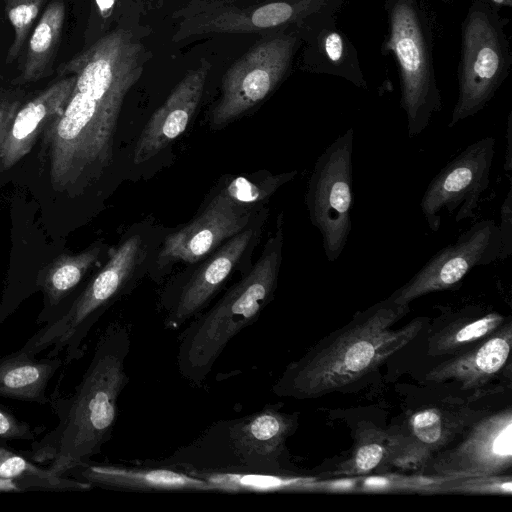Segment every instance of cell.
Returning a JSON list of instances; mask_svg holds the SVG:
<instances>
[{
	"label": "cell",
	"mask_w": 512,
	"mask_h": 512,
	"mask_svg": "<svg viewBox=\"0 0 512 512\" xmlns=\"http://www.w3.org/2000/svg\"><path fill=\"white\" fill-rule=\"evenodd\" d=\"M501 238L500 260H505L512 253V187L510 186L501 205L500 224L498 225Z\"/></svg>",
	"instance_id": "cell-32"
},
{
	"label": "cell",
	"mask_w": 512,
	"mask_h": 512,
	"mask_svg": "<svg viewBox=\"0 0 512 512\" xmlns=\"http://www.w3.org/2000/svg\"><path fill=\"white\" fill-rule=\"evenodd\" d=\"M63 363L59 356L37 359L20 349L0 357V397L47 403L46 388Z\"/></svg>",
	"instance_id": "cell-23"
},
{
	"label": "cell",
	"mask_w": 512,
	"mask_h": 512,
	"mask_svg": "<svg viewBox=\"0 0 512 512\" xmlns=\"http://www.w3.org/2000/svg\"><path fill=\"white\" fill-rule=\"evenodd\" d=\"M144 45L131 31L112 30L62 63L58 75H75L61 112L44 130L52 187L76 195L98 178L112 157L124 99L140 79Z\"/></svg>",
	"instance_id": "cell-1"
},
{
	"label": "cell",
	"mask_w": 512,
	"mask_h": 512,
	"mask_svg": "<svg viewBox=\"0 0 512 512\" xmlns=\"http://www.w3.org/2000/svg\"><path fill=\"white\" fill-rule=\"evenodd\" d=\"M25 490L18 482L0 477V492H21Z\"/></svg>",
	"instance_id": "cell-36"
},
{
	"label": "cell",
	"mask_w": 512,
	"mask_h": 512,
	"mask_svg": "<svg viewBox=\"0 0 512 512\" xmlns=\"http://www.w3.org/2000/svg\"><path fill=\"white\" fill-rule=\"evenodd\" d=\"M61 77L16 111L1 148L0 170L11 168L26 156L39 135L61 112L72 92L75 75Z\"/></svg>",
	"instance_id": "cell-19"
},
{
	"label": "cell",
	"mask_w": 512,
	"mask_h": 512,
	"mask_svg": "<svg viewBox=\"0 0 512 512\" xmlns=\"http://www.w3.org/2000/svg\"><path fill=\"white\" fill-rule=\"evenodd\" d=\"M487 3L491 4L492 6L500 9V8H511L512 7V0H484Z\"/></svg>",
	"instance_id": "cell-38"
},
{
	"label": "cell",
	"mask_w": 512,
	"mask_h": 512,
	"mask_svg": "<svg viewBox=\"0 0 512 512\" xmlns=\"http://www.w3.org/2000/svg\"><path fill=\"white\" fill-rule=\"evenodd\" d=\"M505 323L498 312L461 315L440 330L429 335L428 354H455L485 339Z\"/></svg>",
	"instance_id": "cell-26"
},
{
	"label": "cell",
	"mask_w": 512,
	"mask_h": 512,
	"mask_svg": "<svg viewBox=\"0 0 512 512\" xmlns=\"http://www.w3.org/2000/svg\"><path fill=\"white\" fill-rule=\"evenodd\" d=\"M508 22L498 8L471 0L461 26L459 94L449 128L484 109L506 80L512 64Z\"/></svg>",
	"instance_id": "cell-9"
},
{
	"label": "cell",
	"mask_w": 512,
	"mask_h": 512,
	"mask_svg": "<svg viewBox=\"0 0 512 512\" xmlns=\"http://www.w3.org/2000/svg\"><path fill=\"white\" fill-rule=\"evenodd\" d=\"M75 471L76 479L92 487L126 492H214L204 480L188 472L148 461L140 466L87 463Z\"/></svg>",
	"instance_id": "cell-18"
},
{
	"label": "cell",
	"mask_w": 512,
	"mask_h": 512,
	"mask_svg": "<svg viewBox=\"0 0 512 512\" xmlns=\"http://www.w3.org/2000/svg\"><path fill=\"white\" fill-rule=\"evenodd\" d=\"M409 305L390 297L357 312L289 363L272 391L276 396L313 399L340 390L369 374L418 336L426 319L415 318L395 329Z\"/></svg>",
	"instance_id": "cell-3"
},
{
	"label": "cell",
	"mask_w": 512,
	"mask_h": 512,
	"mask_svg": "<svg viewBox=\"0 0 512 512\" xmlns=\"http://www.w3.org/2000/svg\"><path fill=\"white\" fill-rule=\"evenodd\" d=\"M65 17L66 6L63 0L48 3L27 40L25 59L16 83L36 82L51 73Z\"/></svg>",
	"instance_id": "cell-24"
},
{
	"label": "cell",
	"mask_w": 512,
	"mask_h": 512,
	"mask_svg": "<svg viewBox=\"0 0 512 512\" xmlns=\"http://www.w3.org/2000/svg\"><path fill=\"white\" fill-rule=\"evenodd\" d=\"M511 343L512 325L508 321L469 350L432 368L426 374V380L436 383L455 380L461 384L462 389L479 388L505 366Z\"/></svg>",
	"instance_id": "cell-21"
},
{
	"label": "cell",
	"mask_w": 512,
	"mask_h": 512,
	"mask_svg": "<svg viewBox=\"0 0 512 512\" xmlns=\"http://www.w3.org/2000/svg\"><path fill=\"white\" fill-rule=\"evenodd\" d=\"M354 129L340 135L318 157L309 180L306 204L312 224L322 236L328 261L343 252L352 228V155Z\"/></svg>",
	"instance_id": "cell-11"
},
{
	"label": "cell",
	"mask_w": 512,
	"mask_h": 512,
	"mask_svg": "<svg viewBox=\"0 0 512 512\" xmlns=\"http://www.w3.org/2000/svg\"><path fill=\"white\" fill-rule=\"evenodd\" d=\"M304 38L299 28L274 32L240 57L224 74L211 124L222 127L264 100L285 78Z\"/></svg>",
	"instance_id": "cell-10"
},
{
	"label": "cell",
	"mask_w": 512,
	"mask_h": 512,
	"mask_svg": "<svg viewBox=\"0 0 512 512\" xmlns=\"http://www.w3.org/2000/svg\"><path fill=\"white\" fill-rule=\"evenodd\" d=\"M21 105L18 97H5L0 101V153L8 127Z\"/></svg>",
	"instance_id": "cell-34"
},
{
	"label": "cell",
	"mask_w": 512,
	"mask_h": 512,
	"mask_svg": "<svg viewBox=\"0 0 512 512\" xmlns=\"http://www.w3.org/2000/svg\"><path fill=\"white\" fill-rule=\"evenodd\" d=\"M304 62L309 71L341 77L358 88L367 89L358 53L336 20L308 33Z\"/></svg>",
	"instance_id": "cell-22"
},
{
	"label": "cell",
	"mask_w": 512,
	"mask_h": 512,
	"mask_svg": "<svg viewBox=\"0 0 512 512\" xmlns=\"http://www.w3.org/2000/svg\"><path fill=\"white\" fill-rule=\"evenodd\" d=\"M297 171L266 173L262 177H236L221 190L236 204L252 209L267 201L282 185L291 181Z\"/></svg>",
	"instance_id": "cell-29"
},
{
	"label": "cell",
	"mask_w": 512,
	"mask_h": 512,
	"mask_svg": "<svg viewBox=\"0 0 512 512\" xmlns=\"http://www.w3.org/2000/svg\"><path fill=\"white\" fill-rule=\"evenodd\" d=\"M14 37L5 62L11 63L22 51L31 29L47 0H2Z\"/></svg>",
	"instance_id": "cell-30"
},
{
	"label": "cell",
	"mask_w": 512,
	"mask_h": 512,
	"mask_svg": "<svg viewBox=\"0 0 512 512\" xmlns=\"http://www.w3.org/2000/svg\"><path fill=\"white\" fill-rule=\"evenodd\" d=\"M141 252L139 236L122 242L71 304L39 329L20 350L36 356L52 347L48 357H56L63 352L65 364L80 359L85 353V339L104 311L124 292Z\"/></svg>",
	"instance_id": "cell-8"
},
{
	"label": "cell",
	"mask_w": 512,
	"mask_h": 512,
	"mask_svg": "<svg viewBox=\"0 0 512 512\" xmlns=\"http://www.w3.org/2000/svg\"><path fill=\"white\" fill-rule=\"evenodd\" d=\"M255 237L247 228L228 239L162 303L166 329L176 330L202 313L224 285Z\"/></svg>",
	"instance_id": "cell-16"
},
{
	"label": "cell",
	"mask_w": 512,
	"mask_h": 512,
	"mask_svg": "<svg viewBox=\"0 0 512 512\" xmlns=\"http://www.w3.org/2000/svg\"><path fill=\"white\" fill-rule=\"evenodd\" d=\"M130 350L129 327L110 323L99 337L74 393L54 400L59 422L35 444V461H49V470L64 476L89 463L101 451L112 436L118 399L130 379L126 368Z\"/></svg>",
	"instance_id": "cell-2"
},
{
	"label": "cell",
	"mask_w": 512,
	"mask_h": 512,
	"mask_svg": "<svg viewBox=\"0 0 512 512\" xmlns=\"http://www.w3.org/2000/svg\"><path fill=\"white\" fill-rule=\"evenodd\" d=\"M505 139L504 170L509 173L512 170V111H510L507 117Z\"/></svg>",
	"instance_id": "cell-35"
},
{
	"label": "cell",
	"mask_w": 512,
	"mask_h": 512,
	"mask_svg": "<svg viewBox=\"0 0 512 512\" xmlns=\"http://www.w3.org/2000/svg\"><path fill=\"white\" fill-rule=\"evenodd\" d=\"M100 253L101 248L94 246L78 254H63L39 273L36 284L44 292L45 309L38 321H50L52 311L76 288Z\"/></svg>",
	"instance_id": "cell-25"
},
{
	"label": "cell",
	"mask_w": 512,
	"mask_h": 512,
	"mask_svg": "<svg viewBox=\"0 0 512 512\" xmlns=\"http://www.w3.org/2000/svg\"><path fill=\"white\" fill-rule=\"evenodd\" d=\"M495 152L491 136L477 140L449 161L428 184L420 207L431 231L441 225V212L456 211L461 222L474 216L482 193L488 188Z\"/></svg>",
	"instance_id": "cell-12"
},
{
	"label": "cell",
	"mask_w": 512,
	"mask_h": 512,
	"mask_svg": "<svg viewBox=\"0 0 512 512\" xmlns=\"http://www.w3.org/2000/svg\"><path fill=\"white\" fill-rule=\"evenodd\" d=\"M0 477L11 479L21 484L26 490H90L91 484L67 479L53 474L49 469H42L24 456L0 446Z\"/></svg>",
	"instance_id": "cell-28"
},
{
	"label": "cell",
	"mask_w": 512,
	"mask_h": 512,
	"mask_svg": "<svg viewBox=\"0 0 512 512\" xmlns=\"http://www.w3.org/2000/svg\"><path fill=\"white\" fill-rule=\"evenodd\" d=\"M501 238L492 219L479 221L456 241L435 253L403 286L389 297L398 304L409 303L426 294L456 289L475 267L500 259Z\"/></svg>",
	"instance_id": "cell-13"
},
{
	"label": "cell",
	"mask_w": 512,
	"mask_h": 512,
	"mask_svg": "<svg viewBox=\"0 0 512 512\" xmlns=\"http://www.w3.org/2000/svg\"><path fill=\"white\" fill-rule=\"evenodd\" d=\"M460 421L437 407H428L411 414L392 437L391 464L415 469L425 466L434 452L444 447L459 430Z\"/></svg>",
	"instance_id": "cell-20"
},
{
	"label": "cell",
	"mask_w": 512,
	"mask_h": 512,
	"mask_svg": "<svg viewBox=\"0 0 512 512\" xmlns=\"http://www.w3.org/2000/svg\"><path fill=\"white\" fill-rule=\"evenodd\" d=\"M210 69L209 61L201 59L152 114L136 143L135 164L151 159L183 134L200 103Z\"/></svg>",
	"instance_id": "cell-17"
},
{
	"label": "cell",
	"mask_w": 512,
	"mask_h": 512,
	"mask_svg": "<svg viewBox=\"0 0 512 512\" xmlns=\"http://www.w3.org/2000/svg\"><path fill=\"white\" fill-rule=\"evenodd\" d=\"M441 480V482L432 486L433 492L498 495H511L512 492L511 475L505 473L486 476L441 478Z\"/></svg>",
	"instance_id": "cell-31"
},
{
	"label": "cell",
	"mask_w": 512,
	"mask_h": 512,
	"mask_svg": "<svg viewBox=\"0 0 512 512\" xmlns=\"http://www.w3.org/2000/svg\"><path fill=\"white\" fill-rule=\"evenodd\" d=\"M347 0H190L173 13L174 41L199 35L278 32L299 28L304 36L336 20Z\"/></svg>",
	"instance_id": "cell-6"
},
{
	"label": "cell",
	"mask_w": 512,
	"mask_h": 512,
	"mask_svg": "<svg viewBox=\"0 0 512 512\" xmlns=\"http://www.w3.org/2000/svg\"><path fill=\"white\" fill-rule=\"evenodd\" d=\"M98 9L105 16L113 9L115 0H96Z\"/></svg>",
	"instance_id": "cell-37"
},
{
	"label": "cell",
	"mask_w": 512,
	"mask_h": 512,
	"mask_svg": "<svg viewBox=\"0 0 512 512\" xmlns=\"http://www.w3.org/2000/svg\"><path fill=\"white\" fill-rule=\"evenodd\" d=\"M511 465L510 407L478 420L462 442L426 464L427 471L440 478L504 474Z\"/></svg>",
	"instance_id": "cell-14"
},
{
	"label": "cell",
	"mask_w": 512,
	"mask_h": 512,
	"mask_svg": "<svg viewBox=\"0 0 512 512\" xmlns=\"http://www.w3.org/2000/svg\"><path fill=\"white\" fill-rule=\"evenodd\" d=\"M251 213L252 209L236 204L220 190L196 219L166 237L159 251V265L201 260L244 230Z\"/></svg>",
	"instance_id": "cell-15"
},
{
	"label": "cell",
	"mask_w": 512,
	"mask_h": 512,
	"mask_svg": "<svg viewBox=\"0 0 512 512\" xmlns=\"http://www.w3.org/2000/svg\"><path fill=\"white\" fill-rule=\"evenodd\" d=\"M34 438L35 434L28 424L0 409V439L33 440Z\"/></svg>",
	"instance_id": "cell-33"
},
{
	"label": "cell",
	"mask_w": 512,
	"mask_h": 512,
	"mask_svg": "<svg viewBox=\"0 0 512 512\" xmlns=\"http://www.w3.org/2000/svg\"><path fill=\"white\" fill-rule=\"evenodd\" d=\"M297 426V414L269 404L213 423L192 442L157 461L190 474L287 473L286 441Z\"/></svg>",
	"instance_id": "cell-5"
},
{
	"label": "cell",
	"mask_w": 512,
	"mask_h": 512,
	"mask_svg": "<svg viewBox=\"0 0 512 512\" xmlns=\"http://www.w3.org/2000/svg\"><path fill=\"white\" fill-rule=\"evenodd\" d=\"M388 35L383 54L392 53L400 78V104L407 117L408 136L421 134L442 109L437 85L429 19L418 0H385Z\"/></svg>",
	"instance_id": "cell-7"
},
{
	"label": "cell",
	"mask_w": 512,
	"mask_h": 512,
	"mask_svg": "<svg viewBox=\"0 0 512 512\" xmlns=\"http://www.w3.org/2000/svg\"><path fill=\"white\" fill-rule=\"evenodd\" d=\"M283 214L261 257L210 309L189 321L179 335L177 369L187 382L201 385L228 343L252 325L273 299L282 259Z\"/></svg>",
	"instance_id": "cell-4"
},
{
	"label": "cell",
	"mask_w": 512,
	"mask_h": 512,
	"mask_svg": "<svg viewBox=\"0 0 512 512\" xmlns=\"http://www.w3.org/2000/svg\"><path fill=\"white\" fill-rule=\"evenodd\" d=\"M392 437L372 424H362L355 432L349 456L331 472L334 475L356 476L376 471L391 463Z\"/></svg>",
	"instance_id": "cell-27"
}]
</instances>
